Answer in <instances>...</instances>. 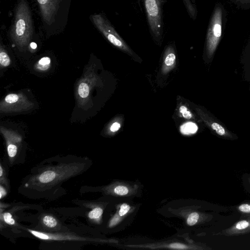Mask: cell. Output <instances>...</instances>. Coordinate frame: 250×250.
<instances>
[{
  "instance_id": "1",
  "label": "cell",
  "mask_w": 250,
  "mask_h": 250,
  "mask_svg": "<svg viewBox=\"0 0 250 250\" xmlns=\"http://www.w3.org/2000/svg\"><path fill=\"white\" fill-rule=\"evenodd\" d=\"M227 21V11L220 2L216 3L207 30L204 57L207 62H212L223 36Z\"/></svg>"
},
{
  "instance_id": "2",
  "label": "cell",
  "mask_w": 250,
  "mask_h": 250,
  "mask_svg": "<svg viewBox=\"0 0 250 250\" xmlns=\"http://www.w3.org/2000/svg\"><path fill=\"white\" fill-rule=\"evenodd\" d=\"M13 41L19 46L28 44L33 34L32 16L28 4L21 0L17 6L13 24L10 32Z\"/></svg>"
},
{
  "instance_id": "3",
  "label": "cell",
  "mask_w": 250,
  "mask_h": 250,
  "mask_svg": "<svg viewBox=\"0 0 250 250\" xmlns=\"http://www.w3.org/2000/svg\"><path fill=\"white\" fill-rule=\"evenodd\" d=\"M91 18L97 28L111 43L123 51L132 54L131 49L104 17L101 14H95Z\"/></svg>"
},
{
  "instance_id": "4",
  "label": "cell",
  "mask_w": 250,
  "mask_h": 250,
  "mask_svg": "<svg viewBox=\"0 0 250 250\" xmlns=\"http://www.w3.org/2000/svg\"><path fill=\"white\" fill-rule=\"evenodd\" d=\"M195 110L203 123L217 137L222 139L231 141L238 139L236 134L230 131L223 123L213 114L201 107H196Z\"/></svg>"
},
{
  "instance_id": "5",
  "label": "cell",
  "mask_w": 250,
  "mask_h": 250,
  "mask_svg": "<svg viewBox=\"0 0 250 250\" xmlns=\"http://www.w3.org/2000/svg\"><path fill=\"white\" fill-rule=\"evenodd\" d=\"M150 31L156 38L162 33L161 10L160 0H144Z\"/></svg>"
},
{
  "instance_id": "6",
  "label": "cell",
  "mask_w": 250,
  "mask_h": 250,
  "mask_svg": "<svg viewBox=\"0 0 250 250\" xmlns=\"http://www.w3.org/2000/svg\"><path fill=\"white\" fill-rule=\"evenodd\" d=\"M43 21L48 24H52L61 0H37Z\"/></svg>"
},
{
  "instance_id": "7",
  "label": "cell",
  "mask_w": 250,
  "mask_h": 250,
  "mask_svg": "<svg viewBox=\"0 0 250 250\" xmlns=\"http://www.w3.org/2000/svg\"><path fill=\"white\" fill-rule=\"evenodd\" d=\"M250 232V216L240 218L228 228L216 233L218 235L226 236H237Z\"/></svg>"
},
{
  "instance_id": "8",
  "label": "cell",
  "mask_w": 250,
  "mask_h": 250,
  "mask_svg": "<svg viewBox=\"0 0 250 250\" xmlns=\"http://www.w3.org/2000/svg\"><path fill=\"white\" fill-rule=\"evenodd\" d=\"M58 169H48L44 171L36 176L35 179L37 183L41 185H50V183L59 181L60 179L64 178L67 175L69 176L70 172H57Z\"/></svg>"
},
{
  "instance_id": "9",
  "label": "cell",
  "mask_w": 250,
  "mask_h": 250,
  "mask_svg": "<svg viewBox=\"0 0 250 250\" xmlns=\"http://www.w3.org/2000/svg\"><path fill=\"white\" fill-rule=\"evenodd\" d=\"M240 62L243 78L248 83L250 91V40L243 51Z\"/></svg>"
},
{
  "instance_id": "10",
  "label": "cell",
  "mask_w": 250,
  "mask_h": 250,
  "mask_svg": "<svg viewBox=\"0 0 250 250\" xmlns=\"http://www.w3.org/2000/svg\"><path fill=\"white\" fill-rule=\"evenodd\" d=\"M233 208L240 215V218L250 216V202H242Z\"/></svg>"
},
{
  "instance_id": "11",
  "label": "cell",
  "mask_w": 250,
  "mask_h": 250,
  "mask_svg": "<svg viewBox=\"0 0 250 250\" xmlns=\"http://www.w3.org/2000/svg\"><path fill=\"white\" fill-rule=\"evenodd\" d=\"M168 53L167 54L164 60V71L167 72L173 67L176 61V56L171 48L167 50Z\"/></svg>"
},
{
  "instance_id": "12",
  "label": "cell",
  "mask_w": 250,
  "mask_h": 250,
  "mask_svg": "<svg viewBox=\"0 0 250 250\" xmlns=\"http://www.w3.org/2000/svg\"><path fill=\"white\" fill-rule=\"evenodd\" d=\"M103 212V209L100 207H97L89 212L88 217L91 220L99 222L101 220Z\"/></svg>"
},
{
  "instance_id": "13",
  "label": "cell",
  "mask_w": 250,
  "mask_h": 250,
  "mask_svg": "<svg viewBox=\"0 0 250 250\" xmlns=\"http://www.w3.org/2000/svg\"><path fill=\"white\" fill-rule=\"evenodd\" d=\"M197 130L196 125L193 123L188 122L183 124L180 127L181 133L184 134H190L194 133Z\"/></svg>"
},
{
  "instance_id": "14",
  "label": "cell",
  "mask_w": 250,
  "mask_h": 250,
  "mask_svg": "<svg viewBox=\"0 0 250 250\" xmlns=\"http://www.w3.org/2000/svg\"><path fill=\"white\" fill-rule=\"evenodd\" d=\"M43 225L48 228H54L57 227L58 222L57 220L51 215H45L42 219Z\"/></svg>"
},
{
  "instance_id": "15",
  "label": "cell",
  "mask_w": 250,
  "mask_h": 250,
  "mask_svg": "<svg viewBox=\"0 0 250 250\" xmlns=\"http://www.w3.org/2000/svg\"><path fill=\"white\" fill-rule=\"evenodd\" d=\"M229 1L238 8L243 10L250 9V0H229Z\"/></svg>"
},
{
  "instance_id": "16",
  "label": "cell",
  "mask_w": 250,
  "mask_h": 250,
  "mask_svg": "<svg viewBox=\"0 0 250 250\" xmlns=\"http://www.w3.org/2000/svg\"><path fill=\"white\" fill-rule=\"evenodd\" d=\"M183 1L190 17L193 20L195 19L197 12L194 5L190 0H183Z\"/></svg>"
},
{
  "instance_id": "17",
  "label": "cell",
  "mask_w": 250,
  "mask_h": 250,
  "mask_svg": "<svg viewBox=\"0 0 250 250\" xmlns=\"http://www.w3.org/2000/svg\"><path fill=\"white\" fill-rule=\"evenodd\" d=\"M50 62L51 60L50 58L44 57L39 61L37 66L40 70H45L49 67Z\"/></svg>"
},
{
  "instance_id": "18",
  "label": "cell",
  "mask_w": 250,
  "mask_h": 250,
  "mask_svg": "<svg viewBox=\"0 0 250 250\" xmlns=\"http://www.w3.org/2000/svg\"><path fill=\"white\" fill-rule=\"evenodd\" d=\"M89 93V86L86 83H82L78 87V93L79 96L82 98H86Z\"/></svg>"
},
{
  "instance_id": "19",
  "label": "cell",
  "mask_w": 250,
  "mask_h": 250,
  "mask_svg": "<svg viewBox=\"0 0 250 250\" xmlns=\"http://www.w3.org/2000/svg\"><path fill=\"white\" fill-rule=\"evenodd\" d=\"M0 63L4 67L8 66L10 63V58L2 47L0 52Z\"/></svg>"
},
{
  "instance_id": "20",
  "label": "cell",
  "mask_w": 250,
  "mask_h": 250,
  "mask_svg": "<svg viewBox=\"0 0 250 250\" xmlns=\"http://www.w3.org/2000/svg\"><path fill=\"white\" fill-rule=\"evenodd\" d=\"M242 181L245 190L250 195V173H245L242 176Z\"/></svg>"
},
{
  "instance_id": "21",
  "label": "cell",
  "mask_w": 250,
  "mask_h": 250,
  "mask_svg": "<svg viewBox=\"0 0 250 250\" xmlns=\"http://www.w3.org/2000/svg\"><path fill=\"white\" fill-rule=\"evenodd\" d=\"M179 112L183 117L186 119L189 120L193 117L192 114L185 105H182L180 106Z\"/></svg>"
},
{
  "instance_id": "22",
  "label": "cell",
  "mask_w": 250,
  "mask_h": 250,
  "mask_svg": "<svg viewBox=\"0 0 250 250\" xmlns=\"http://www.w3.org/2000/svg\"><path fill=\"white\" fill-rule=\"evenodd\" d=\"M199 218V215L197 212H192L189 215L187 219V223L189 226H193L198 222Z\"/></svg>"
},
{
  "instance_id": "23",
  "label": "cell",
  "mask_w": 250,
  "mask_h": 250,
  "mask_svg": "<svg viewBox=\"0 0 250 250\" xmlns=\"http://www.w3.org/2000/svg\"><path fill=\"white\" fill-rule=\"evenodd\" d=\"M4 221L7 224L14 225L15 224V221L13 218L12 214L9 212H5L2 215Z\"/></svg>"
},
{
  "instance_id": "24",
  "label": "cell",
  "mask_w": 250,
  "mask_h": 250,
  "mask_svg": "<svg viewBox=\"0 0 250 250\" xmlns=\"http://www.w3.org/2000/svg\"><path fill=\"white\" fill-rule=\"evenodd\" d=\"M114 192L118 195H125L128 193V189L125 186H119L115 188Z\"/></svg>"
},
{
  "instance_id": "25",
  "label": "cell",
  "mask_w": 250,
  "mask_h": 250,
  "mask_svg": "<svg viewBox=\"0 0 250 250\" xmlns=\"http://www.w3.org/2000/svg\"><path fill=\"white\" fill-rule=\"evenodd\" d=\"M19 100V96L16 94H10L5 98V101L8 104H13L17 102Z\"/></svg>"
},
{
  "instance_id": "26",
  "label": "cell",
  "mask_w": 250,
  "mask_h": 250,
  "mask_svg": "<svg viewBox=\"0 0 250 250\" xmlns=\"http://www.w3.org/2000/svg\"><path fill=\"white\" fill-rule=\"evenodd\" d=\"M130 207L126 204H123L121 205L120 209L119 212L120 216H122L125 215L129 210Z\"/></svg>"
},
{
  "instance_id": "27",
  "label": "cell",
  "mask_w": 250,
  "mask_h": 250,
  "mask_svg": "<svg viewBox=\"0 0 250 250\" xmlns=\"http://www.w3.org/2000/svg\"><path fill=\"white\" fill-rule=\"evenodd\" d=\"M121 127V125L120 123L118 122H115L114 123L110 126V130L112 132H116Z\"/></svg>"
},
{
  "instance_id": "28",
  "label": "cell",
  "mask_w": 250,
  "mask_h": 250,
  "mask_svg": "<svg viewBox=\"0 0 250 250\" xmlns=\"http://www.w3.org/2000/svg\"><path fill=\"white\" fill-rule=\"evenodd\" d=\"M120 218L117 215H115L113 218L111 220L109 223V227H111L117 224L120 221Z\"/></svg>"
},
{
  "instance_id": "29",
  "label": "cell",
  "mask_w": 250,
  "mask_h": 250,
  "mask_svg": "<svg viewBox=\"0 0 250 250\" xmlns=\"http://www.w3.org/2000/svg\"><path fill=\"white\" fill-rule=\"evenodd\" d=\"M170 247L174 249H185L188 248L187 246L180 243H173L170 245Z\"/></svg>"
},
{
  "instance_id": "30",
  "label": "cell",
  "mask_w": 250,
  "mask_h": 250,
  "mask_svg": "<svg viewBox=\"0 0 250 250\" xmlns=\"http://www.w3.org/2000/svg\"><path fill=\"white\" fill-rule=\"evenodd\" d=\"M7 194V192L5 188L2 186H0V198L1 199L3 197H4Z\"/></svg>"
},
{
  "instance_id": "31",
  "label": "cell",
  "mask_w": 250,
  "mask_h": 250,
  "mask_svg": "<svg viewBox=\"0 0 250 250\" xmlns=\"http://www.w3.org/2000/svg\"><path fill=\"white\" fill-rule=\"evenodd\" d=\"M30 46L32 49H36L37 47V44L35 42H32L30 43Z\"/></svg>"
}]
</instances>
